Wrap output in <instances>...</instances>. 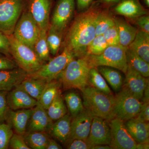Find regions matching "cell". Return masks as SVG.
Segmentation results:
<instances>
[{
	"label": "cell",
	"instance_id": "6da1fadb",
	"mask_svg": "<svg viewBox=\"0 0 149 149\" xmlns=\"http://www.w3.org/2000/svg\"><path fill=\"white\" fill-rule=\"evenodd\" d=\"M103 6L98 1L94 2L75 17L68 29L63 48L73 53L75 57L86 56L87 47L96 37V20Z\"/></svg>",
	"mask_w": 149,
	"mask_h": 149
},
{
	"label": "cell",
	"instance_id": "7a4b0ae2",
	"mask_svg": "<svg viewBox=\"0 0 149 149\" xmlns=\"http://www.w3.org/2000/svg\"><path fill=\"white\" fill-rule=\"evenodd\" d=\"M81 91L84 107L94 116L107 121L114 118L113 113L114 96L109 95L88 85Z\"/></svg>",
	"mask_w": 149,
	"mask_h": 149
},
{
	"label": "cell",
	"instance_id": "3957f363",
	"mask_svg": "<svg viewBox=\"0 0 149 149\" xmlns=\"http://www.w3.org/2000/svg\"><path fill=\"white\" fill-rule=\"evenodd\" d=\"M91 68L86 56L72 59L58 78L63 89H77L82 91L88 85Z\"/></svg>",
	"mask_w": 149,
	"mask_h": 149
},
{
	"label": "cell",
	"instance_id": "277c9868",
	"mask_svg": "<svg viewBox=\"0 0 149 149\" xmlns=\"http://www.w3.org/2000/svg\"><path fill=\"white\" fill-rule=\"evenodd\" d=\"M8 36L10 43L11 55L18 68L27 72V74L35 72L44 64L33 49L19 42L13 35Z\"/></svg>",
	"mask_w": 149,
	"mask_h": 149
},
{
	"label": "cell",
	"instance_id": "5b68a950",
	"mask_svg": "<svg viewBox=\"0 0 149 149\" xmlns=\"http://www.w3.org/2000/svg\"><path fill=\"white\" fill-rule=\"evenodd\" d=\"M121 45L109 46L98 55L86 56L92 68L104 66L118 70L125 74L128 68L125 50Z\"/></svg>",
	"mask_w": 149,
	"mask_h": 149
},
{
	"label": "cell",
	"instance_id": "8992f818",
	"mask_svg": "<svg viewBox=\"0 0 149 149\" xmlns=\"http://www.w3.org/2000/svg\"><path fill=\"white\" fill-rule=\"evenodd\" d=\"M75 58L76 57L73 53L63 48L60 54L56 56L53 58H51L38 70L27 74V76L41 79L47 83L56 80L70 62Z\"/></svg>",
	"mask_w": 149,
	"mask_h": 149
},
{
	"label": "cell",
	"instance_id": "52a82bcc",
	"mask_svg": "<svg viewBox=\"0 0 149 149\" xmlns=\"http://www.w3.org/2000/svg\"><path fill=\"white\" fill-rule=\"evenodd\" d=\"M143 102L122 88L114 96L113 113L114 118L124 122L136 117L141 110Z\"/></svg>",
	"mask_w": 149,
	"mask_h": 149
},
{
	"label": "cell",
	"instance_id": "ba28073f",
	"mask_svg": "<svg viewBox=\"0 0 149 149\" xmlns=\"http://www.w3.org/2000/svg\"><path fill=\"white\" fill-rule=\"evenodd\" d=\"M23 6V0H0V32L8 36L13 34Z\"/></svg>",
	"mask_w": 149,
	"mask_h": 149
},
{
	"label": "cell",
	"instance_id": "9c48e42d",
	"mask_svg": "<svg viewBox=\"0 0 149 149\" xmlns=\"http://www.w3.org/2000/svg\"><path fill=\"white\" fill-rule=\"evenodd\" d=\"M41 29L29 12H23L19 19L13 33L14 37L33 49Z\"/></svg>",
	"mask_w": 149,
	"mask_h": 149
},
{
	"label": "cell",
	"instance_id": "30bf717a",
	"mask_svg": "<svg viewBox=\"0 0 149 149\" xmlns=\"http://www.w3.org/2000/svg\"><path fill=\"white\" fill-rule=\"evenodd\" d=\"M111 132L110 146L115 149H137L136 143L125 127L124 121L114 118L108 121Z\"/></svg>",
	"mask_w": 149,
	"mask_h": 149
},
{
	"label": "cell",
	"instance_id": "8fae6325",
	"mask_svg": "<svg viewBox=\"0 0 149 149\" xmlns=\"http://www.w3.org/2000/svg\"><path fill=\"white\" fill-rule=\"evenodd\" d=\"M75 0H58L56 4L50 24L63 34L73 17Z\"/></svg>",
	"mask_w": 149,
	"mask_h": 149
},
{
	"label": "cell",
	"instance_id": "7c38bea8",
	"mask_svg": "<svg viewBox=\"0 0 149 149\" xmlns=\"http://www.w3.org/2000/svg\"><path fill=\"white\" fill-rule=\"evenodd\" d=\"M53 0H29L28 11L41 30L47 31Z\"/></svg>",
	"mask_w": 149,
	"mask_h": 149
},
{
	"label": "cell",
	"instance_id": "4fadbf2b",
	"mask_svg": "<svg viewBox=\"0 0 149 149\" xmlns=\"http://www.w3.org/2000/svg\"><path fill=\"white\" fill-rule=\"evenodd\" d=\"M111 136L108 121L102 118L94 116L90 133L86 141L93 146H110Z\"/></svg>",
	"mask_w": 149,
	"mask_h": 149
},
{
	"label": "cell",
	"instance_id": "5bb4252c",
	"mask_svg": "<svg viewBox=\"0 0 149 149\" xmlns=\"http://www.w3.org/2000/svg\"><path fill=\"white\" fill-rule=\"evenodd\" d=\"M94 116L88 110L84 108L79 114L72 118L70 135L67 142L74 139L86 141L90 133Z\"/></svg>",
	"mask_w": 149,
	"mask_h": 149
},
{
	"label": "cell",
	"instance_id": "9a60e30c",
	"mask_svg": "<svg viewBox=\"0 0 149 149\" xmlns=\"http://www.w3.org/2000/svg\"><path fill=\"white\" fill-rule=\"evenodd\" d=\"M125 74V79L122 88L142 101L144 91L149 85L148 78L144 77L129 65Z\"/></svg>",
	"mask_w": 149,
	"mask_h": 149
},
{
	"label": "cell",
	"instance_id": "2e32d148",
	"mask_svg": "<svg viewBox=\"0 0 149 149\" xmlns=\"http://www.w3.org/2000/svg\"><path fill=\"white\" fill-rule=\"evenodd\" d=\"M7 100L9 107L13 110L35 107L38 101L29 95L20 84L8 93Z\"/></svg>",
	"mask_w": 149,
	"mask_h": 149
},
{
	"label": "cell",
	"instance_id": "e0dca14e",
	"mask_svg": "<svg viewBox=\"0 0 149 149\" xmlns=\"http://www.w3.org/2000/svg\"><path fill=\"white\" fill-rule=\"evenodd\" d=\"M53 121L47 113V110L39 102L33 108L32 115L27 124L26 132H49Z\"/></svg>",
	"mask_w": 149,
	"mask_h": 149
},
{
	"label": "cell",
	"instance_id": "ac0fdd59",
	"mask_svg": "<svg viewBox=\"0 0 149 149\" xmlns=\"http://www.w3.org/2000/svg\"><path fill=\"white\" fill-rule=\"evenodd\" d=\"M33 109H10L6 121L15 133L23 135L26 133L27 124L32 115Z\"/></svg>",
	"mask_w": 149,
	"mask_h": 149
},
{
	"label": "cell",
	"instance_id": "d6986e66",
	"mask_svg": "<svg viewBox=\"0 0 149 149\" xmlns=\"http://www.w3.org/2000/svg\"><path fill=\"white\" fill-rule=\"evenodd\" d=\"M27 74L19 68L0 70V91L9 92L27 77Z\"/></svg>",
	"mask_w": 149,
	"mask_h": 149
},
{
	"label": "cell",
	"instance_id": "ffe728a7",
	"mask_svg": "<svg viewBox=\"0 0 149 149\" xmlns=\"http://www.w3.org/2000/svg\"><path fill=\"white\" fill-rule=\"evenodd\" d=\"M113 10L118 14L133 19L148 13V10L141 4L139 0H120Z\"/></svg>",
	"mask_w": 149,
	"mask_h": 149
},
{
	"label": "cell",
	"instance_id": "44dd1931",
	"mask_svg": "<svg viewBox=\"0 0 149 149\" xmlns=\"http://www.w3.org/2000/svg\"><path fill=\"white\" fill-rule=\"evenodd\" d=\"M125 124L127 130L137 143H149L148 122L134 117L125 121Z\"/></svg>",
	"mask_w": 149,
	"mask_h": 149
},
{
	"label": "cell",
	"instance_id": "7402d4cb",
	"mask_svg": "<svg viewBox=\"0 0 149 149\" xmlns=\"http://www.w3.org/2000/svg\"><path fill=\"white\" fill-rule=\"evenodd\" d=\"M72 119L70 115L66 114L53 122L49 133L60 142L65 144L70 135Z\"/></svg>",
	"mask_w": 149,
	"mask_h": 149
},
{
	"label": "cell",
	"instance_id": "603a6c76",
	"mask_svg": "<svg viewBox=\"0 0 149 149\" xmlns=\"http://www.w3.org/2000/svg\"><path fill=\"white\" fill-rule=\"evenodd\" d=\"M114 21L119 34L120 45L128 48L135 39L139 30L123 19L114 18Z\"/></svg>",
	"mask_w": 149,
	"mask_h": 149
},
{
	"label": "cell",
	"instance_id": "cb8c5ba5",
	"mask_svg": "<svg viewBox=\"0 0 149 149\" xmlns=\"http://www.w3.org/2000/svg\"><path fill=\"white\" fill-rule=\"evenodd\" d=\"M149 63V33L138 31L135 39L128 47Z\"/></svg>",
	"mask_w": 149,
	"mask_h": 149
},
{
	"label": "cell",
	"instance_id": "d4e9b609",
	"mask_svg": "<svg viewBox=\"0 0 149 149\" xmlns=\"http://www.w3.org/2000/svg\"><path fill=\"white\" fill-rule=\"evenodd\" d=\"M61 86L60 81L57 79L47 83L38 102L45 109H47L56 96L61 93Z\"/></svg>",
	"mask_w": 149,
	"mask_h": 149
},
{
	"label": "cell",
	"instance_id": "484cf974",
	"mask_svg": "<svg viewBox=\"0 0 149 149\" xmlns=\"http://www.w3.org/2000/svg\"><path fill=\"white\" fill-rule=\"evenodd\" d=\"M97 68L113 91L119 92L121 90L123 85V79L119 71L109 67L101 66Z\"/></svg>",
	"mask_w": 149,
	"mask_h": 149
},
{
	"label": "cell",
	"instance_id": "4316f807",
	"mask_svg": "<svg viewBox=\"0 0 149 149\" xmlns=\"http://www.w3.org/2000/svg\"><path fill=\"white\" fill-rule=\"evenodd\" d=\"M47 82L34 77H27L22 80L20 85L22 88L35 100L39 101Z\"/></svg>",
	"mask_w": 149,
	"mask_h": 149
},
{
	"label": "cell",
	"instance_id": "83f0119b",
	"mask_svg": "<svg viewBox=\"0 0 149 149\" xmlns=\"http://www.w3.org/2000/svg\"><path fill=\"white\" fill-rule=\"evenodd\" d=\"M23 136L28 146L33 149H47L50 139L46 132H26Z\"/></svg>",
	"mask_w": 149,
	"mask_h": 149
},
{
	"label": "cell",
	"instance_id": "f1b7e54d",
	"mask_svg": "<svg viewBox=\"0 0 149 149\" xmlns=\"http://www.w3.org/2000/svg\"><path fill=\"white\" fill-rule=\"evenodd\" d=\"M128 65L146 77L149 76V64L132 49L128 47L125 50Z\"/></svg>",
	"mask_w": 149,
	"mask_h": 149
},
{
	"label": "cell",
	"instance_id": "f546056e",
	"mask_svg": "<svg viewBox=\"0 0 149 149\" xmlns=\"http://www.w3.org/2000/svg\"><path fill=\"white\" fill-rule=\"evenodd\" d=\"M47 32L45 30H41L33 48L38 57L44 63H45L51 59L47 41Z\"/></svg>",
	"mask_w": 149,
	"mask_h": 149
},
{
	"label": "cell",
	"instance_id": "4dcf8cb0",
	"mask_svg": "<svg viewBox=\"0 0 149 149\" xmlns=\"http://www.w3.org/2000/svg\"><path fill=\"white\" fill-rule=\"evenodd\" d=\"M49 117L56 121L67 114V110L61 93H59L47 109Z\"/></svg>",
	"mask_w": 149,
	"mask_h": 149
},
{
	"label": "cell",
	"instance_id": "1f68e13d",
	"mask_svg": "<svg viewBox=\"0 0 149 149\" xmlns=\"http://www.w3.org/2000/svg\"><path fill=\"white\" fill-rule=\"evenodd\" d=\"M88 85L106 94L112 95V93L106 81L97 68H92L89 71Z\"/></svg>",
	"mask_w": 149,
	"mask_h": 149
},
{
	"label": "cell",
	"instance_id": "d6a6232c",
	"mask_svg": "<svg viewBox=\"0 0 149 149\" xmlns=\"http://www.w3.org/2000/svg\"><path fill=\"white\" fill-rule=\"evenodd\" d=\"M64 100L72 118L85 108L80 95L76 92L72 91L67 93L65 96Z\"/></svg>",
	"mask_w": 149,
	"mask_h": 149
},
{
	"label": "cell",
	"instance_id": "836d02e7",
	"mask_svg": "<svg viewBox=\"0 0 149 149\" xmlns=\"http://www.w3.org/2000/svg\"><path fill=\"white\" fill-rule=\"evenodd\" d=\"M63 34L50 24L47 32V41L50 53L54 56L57 55L61 45Z\"/></svg>",
	"mask_w": 149,
	"mask_h": 149
},
{
	"label": "cell",
	"instance_id": "e575fe53",
	"mask_svg": "<svg viewBox=\"0 0 149 149\" xmlns=\"http://www.w3.org/2000/svg\"><path fill=\"white\" fill-rule=\"evenodd\" d=\"M114 18L107 10L101 11L95 23L96 36L103 34L107 29L115 25Z\"/></svg>",
	"mask_w": 149,
	"mask_h": 149
},
{
	"label": "cell",
	"instance_id": "d590c367",
	"mask_svg": "<svg viewBox=\"0 0 149 149\" xmlns=\"http://www.w3.org/2000/svg\"><path fill=\"white\" fill-rule=\"evenodd\" d=\"M109 46L103 35H97L87 47L86 56L98 55Z\"/></svg>",
	"mask_w": 149,
	"mask_h": 149
},
{
	"label": "cell",
	"instance_id": "8d00e7d4",
	"mask_svg": "<svg viewBox=\"0 0 149 149\" xmlns=\"http://www.w3.org/2000/svg\"><path fill=\"white\" fill-rule=\"evenodd\" d=\"M13 134L12 128L8 123L0 124V149L8 148L10 140Z\"/></svg>",
	"mask_w": 149,
	"mask_h": 149
},
{
	"label": "cell",
	"instance_id": "74e56055",
	"mask_svg": "<svg viewBox=\"0 0 149 149\" xmlns=\"http://www.w3.org/2000/svg\"><path fill=\"white\" fill-rule=\"evenodd\" d=\"M103 35L109 45H120L119 34L115 24L107 29Z\"/></svg>",
	"mask_w": 149,
	"mask_h": 149
},
{
	"label": "cell",
	"instance_id": "f35d334b",
	"mask_svg": "<svg viewBox=\"0 0 149 149\" xmlns=\"http://www.w3.org/2000/svg\"><path fill=\"white\" fill-rule=\"evenodd\" d=\"M8 93L6 91H0V124L6 120L10 109L7 100Z\"/></svg>",
	"mask_w": 149,
	"mask_h": 149
},
{
	"label": "cell",
	"instance_id": "ab89813d",
	"mask_svg": "<svg viewBox=\"0 0 149 149\" xmlns=\"http://www.w3.org/2000/svg\"><path fill=\"white\" fill-rule=\"evenodd\" d=\"M9 148L12 149H30L26 144L23 135L16 133H13L12 136Z\"/></svg>",
	"mask_w": 149,
	"mask_h": 149
},
{
	"label": "cell",
	"instance_id": "60d3db41",
	"mask_svg": "<svg viewBox=\"0 0 149 149\" xmlns=\"http://www.w3.org/2000/svg\"><path fill=\"white\" fill-rule=\"evenodd\" d=\"M66 148L68 149H90L93 146L87 141L80 139H74L68 141L66 143Z\"/></svg>",
	"mask_w": 149,
	"mask_h": 149
},
{
	"label": "cell",
	"instance_id": "b9f144b4",
	"mask_svg": "<svg viewBox=\"0 0 149 149\" xmlns=\"http://www.w3.org/2000/svg\"><path fill=\"white\" fill-rule=\"evenodd\" d=\"M0 53L6 56L10 55V43L8 36L0 32Z\"/></svg>",
	"mask_w": 149,
	"mask_h": 149
},
{
	"label": "cell",
	"instance_id": "7bdbcfd3",
	"mask_svg": "<svg viewBox=\"0 0 149 149\" xmlns=\"http://www.w3.org/2000/svg\"><path fill=\"white\" fill-rule=\"evenodd\" d=\"M18 68L14 60L0 54V70H12Z\"/></svg>",
	"mask_w": 149,
	"mask_h": 149
},
{
	"label": "cell",
	"instance_id": "ee69618b",
	"mask_svg": "<svg viewBox=\"0 0 149 149\" xmlns=\"http://www.w3.org/2000/svg\"><path fill=\"white\" fill-rule=\"evenodd\" d=\"M135 22L141 30L149 33V16L148 15H143L135 19Z\"/></svg>",
	"mask_w": 149,
	"mask_h": 149
},
{
	"label": "cell",
	"instance_id": "f6af8a7d",
	"mask_svg": "<svg viewBox=\"0 0 149 149\" xmlns=\"http://www.w3.org/2000/svg\"><path fill=\"white\" fill-rule=\"evenodd\" d=\"M135 117L145 122H149V101L143 102L141 110Z\"/></svg>",
	"mask_w": 149,
	"mask_h": 149
},
{
	"label": "cell",
	"instance_id": "bcb514c9",
	"mask_svg": "<svg viewBox=\"0 0 149 149\" xmlns=\"http://www.w3.org/2000/svg\"><path fill=\"white\" fill-rule=\"evenodd\" d=\"M96 0H76L77 10L80 12L88 9Z\"/></svg>",
	"mask_w": 149,
	"mask_h": 149
},
{
	"label": "cell",
	"instance_id": "7dc6e473",
	"mask_svg": "<svg viewBox=\"0 0 149 149\" xmlns=\"http://www.w3.org/2000/svg\"><path fill=\"white\" fill-rule=\"evenodd\" d=\"M62 147L53 139H50L47 149H61Z\"/></svg>",
	"mask_w": 149,
	"mask_h": 149
},
{
	"label": "cell",
	"instance_id": "c3c4849f",
	"mask_svg": "<svg viewBox=\"0 0 149 149\" xmlns=\"http://www.w3.org/2000/svg\"><path fill=\"white\" fill-rule=\"evenodd\" d=\"M97 1L104 6H108L118 3L120 1V0H97Z\"/></svg>",
	"mask_w": 149,
	"mask_h": 149
},
{
	"label": "cell",
	"instance_id": "681fc988",
	"mask_svg": "<svg viewBox=\"0 0 149 149\" xmlns=\"http://www.w3.org/2000/svg\"><path fill=\"white\" fill-rule=\"evenodd\" d=\"M109 145H98L94 146L92 149H113Z\"/></svg>",
	"mask_w": 149,
	"mask_h": 149
},
{
	"label": "cell",
	"instance_id": "f907efd6",
	"mask_svg": "<svg viewBox=\"0 0 149 149\" xmlns=\"http://www.w3.org/2000/svg\"><path fill=\"white\" fill-rule=\"evenodd\" d=\"M143 1L147 7L148 8L149 7V0H143Z\"/></svg>",
	"mask_w": 149,
	"mask_h": 149
}]
</instances>
